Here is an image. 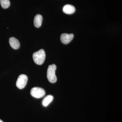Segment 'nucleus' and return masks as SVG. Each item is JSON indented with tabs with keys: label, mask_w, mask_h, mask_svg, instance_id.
<instances>
[{
	"label": "nucleus",
	"mask_w": 122,
	"mask_h": 122,
	"mask_svg": "<svg viewBox=\"0 0 122 122\" xmlns=\"http://www.w3.org/2000/svg\"><path fill=\"white\" fill-rule=\"evenodd\" d=\"M33 59L34 62L38 65H42L44 63L46 58V53L43 49H41L34 53Z\"/></svg>",
	"instance_id": "f257e3e1"
},
{
	"label": "nucleus",
	"mask_w": 122,
	"mask_h": 122,
	"mask_svg": "<svg viewBox=\"0 0 122 122\" xmlns=\"http://www.w3.org/2000/svg\"><path fill=\"white\" fill-rule=\"evenodd\" d=\"M56 68V66L55 64L50 65L48 67L47 72V78L48 81L51 83H55L57 81L56 76L55 75Z\"/></svg>",
	"instance_id": "f03ea898"
},
{
	"label": "nucleus",
	"mask_w": 122,
	"mask_h": 122,
	"mask_svg": "<svg viewBox=\"0 0 122 122\" xmlns=\"http://www.w3.org/2000/svg\"><path fill=\"white\" fill-rule=\"evenodd\" d=\"M30 94L33 97L39 98L44 97L46 92L44 89L41 87H34L31 89Z\"/></svg>",
	"instance_id": "7ed1b4c3"
},
{
	"label": "nucleus",
	"mask_w": 122,
	"mask_h": 122,
	"mask_svg": "<svg viewBox=\"0 0 122 122\" xmlns=\"http://www.w3.org/2000/svg\"><path fill=\"white\" fill-rule=\"evenodd\" d=\"M28 81V78L26 75L21 74L19 76L17 81L16 85L20 89H22L25 87Z\"/></svg>",
	"instance_id": "20e7f679"
},
{
	"label": "nucleus",
	"mask_w": 122,
	"mask_h": 122,
	"mask_svg": "<svg viewBox=\"0 0 122 122\" xmlns=\"http://www.w3.org/2000/svg\"><path fill=\"white\" fill-rule=\"evenodd\" d=\"M74 36V35L73 34H62L61 36V41L63 44H68L72 41L73 38Z\"/></svg>",
	"instance_id": "39448f33"
},
{
	"label": "nucleus",
	"mask_w": 122,
	"mask_h": 122,
	"mask_svg": "<svg viewBox=\"0 0 122 122\" xmlns=\"http://www.w3.org/2000/svg\"><path fill=\"white\" fill-rule=\"evenodd\" d=\"M62 10L64 13L67 14H72L74 13L76 9L73 5L68 4L65 5L63 7Z\"/></svg>",
	"instance_id": "423d86ee"
},
{
	"label": "nucleus",
	"mask_w": 122,
	"mask_h": 122,
	"mask_svg": "<svg viewBox=\"0 0 122 122\" xmlns=\"http://www.w3.org/2000/svg\"><path fill=\"white\" fill-rule=\"evenodd\" d=\"M10 44L11 47L14 49L16 50L19 49L20 44L19 41L15 37H11L9 39Z\"/></svg>",
	"instance_id": "0eeeda50"
},
{
	"label": "nucleus",
	"mask_w": 122,
	"mask_h": 122,
	"mask_svg": "<svg viewBox=\"0 0 122 122\" xmlns=\"http://www.w3.org/2000/svg\"><path fill=\"white\" fill-rule=\"evenodd\" d=\"M43 17L40 14H37L35 16L34 20V24L35 27L39 28L41 26Z\"/></svg>",
	"instance_id": "6e6552de"
},
{
	"label": "nucleus",
	"mask_w": 122,
	"mask_h": 122,
	"mask_svg": "<svg viewBox=\"0 0 122 122\" xmlns=\"http://www.w3.org/2000/svg\"><path fill=\"white\" fill-rule=\"evenodd\" d=\"M53 97L52 95H49L44 99L42 102V104L45 107H46L52 101Z\"/></svg>",
	"instance_id": "1a4fd4ad"
},
{
	"label": "nucleus",
	"mask_w": 122,
	"mask_h": 122,
	"mask_svg": "<svg viewBox=\"0 0 122 122\" xmlns=\"http://www.w3.org/2000/svg\"><path fill=\"white\" fill-rule=\"evenodd\" d=\"M0 4L1 7L4 9L8 8L10 5L9 0H0Z\"/></svg>",
	"instance_id": "9d476101"
},
{
	"label": "nucleus",
	"mask_w": 122,
	"mask_h": 122,
	"mask_svg": "<svg viewBox=\"0 0 122 122\" xmlns=\"http://www.w3.org/2000/svg\"><path fill=\"white\" fill-rule=\"evenodd\" d=\"M0 122H3V121H2V120H1V119H0Z\"/></svg>",
	"instance_id": "9b49d317"
}]
</instances>
